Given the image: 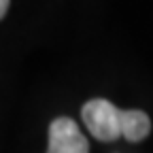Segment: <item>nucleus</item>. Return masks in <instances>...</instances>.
I'll use <instances>...</instances> for the list:
<instances>
[{"label":"nucleus","mask_w":153,"mask_h":153,"mask_svg":"<svg viewBox=\"0 0 153 153\" xmlns=\"http://www.w3.org/2000/svg\"><path fill=\"white\" fill-rule=\"evenodd\" d=\"M81 119L94 138L113 143L121 136V111L104 98H94L83 104Z\"/></svg>","instance_id":"1"},{"label":"nucleus","mask_w":153,"mask_h":153,"mask_svg":"<svg viewBox=\"0 0 153 153\" xmlns=\"http://www.w3.org/2000/svg\"><path fill=\"white\" fill-rule=\"evenodd\" d=\"M47 153H89V143L70 117H57L49 126Z\"/></svg>","instance_id":"2"},{"label":"nucleus","mask_w":153,"mask_h":153,"mask_svg":"<svg viewBox=\"0 0 153 153\" xmlns=\"http://www.w3.org/2000/svg\"><path fill=\"white\" fill-rule=\"evenodd\" d=\"M151 132V119L145 111H121V136L130 143H140Z\"/></svg>","instance_id":"3"},{"label":"nucleus","mask_w":153,"mask_h":153,"mask_svg":"<svg viewBox=\"0 0 153 153\" xmlns=\"http://www.w3.org/2000/svg\"><path fill=\"white\" fill-rule=\"evenodd\" d=\"M9 4H11V0H0V19H2L9 11Z\"/></svg>","instance_id":"4"}]
</instances>
